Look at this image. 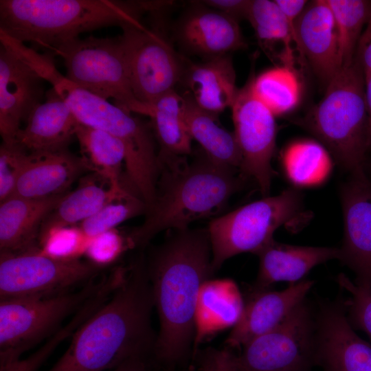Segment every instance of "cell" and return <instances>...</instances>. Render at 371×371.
I'll use <instances>...</instances> for the list:
<instances>
[{"instance_id": "cell-43", "label": "cell", "mask_w": 371, "mask_h": 371, "mask_svg": "<svg viewBox=\"0 0 371 371\" xmlns=\"http://www.w3.org/2000/svg\"><path fill=\"white\" fill-rule=\"evenodd\" d=\"M275 2L293 29L296 20L308 3L305 0H276Z\"/></svg>"}, {"instance_id": "cell-28", "label": "cell", "mask_w": 371, "mask_h": 371, "mask_svg": "<svg viewBox=\"0 0 371 371\" xmlns=\"http://www.w3.org/2000/svg\"><path fill=\"white\" fill-rule=\"evenodd\" d=\"M184 96L175 90L156 100L148 117L160 145L159 159L184 157L192 152V137L184 120Z\"/></svg>"}, {"instance_id": "cell-2", "label": "cell", "mask_w": 371, "mask_h": 371, "mask_svg": "<svg viewBox=\"0 0 371 371\" xmlns=\"http://www.w3.org/2000/svg\"><path fill=\"white\" fill-rule=\"evenodd\" d=\"M153 308L145 258L140 256L128 265L123 281L76 331L49 371H109L133 357H153Z\"/></svg>"}, {"instance_id": "cell-4", "label": "cell", "mask_w": 371, "mask_h": 371, "mask_svg": "<svg viewBox=\"0 0 371 371\" xmlns=\"http://www.w3.org/2000/svg\"><path fill=\"white\" fill-rule=\"evenodd\" d=\"M146 1L1 0L0 32L52 52L80 34L140 22Z\"/></svg>"}, {"instance_id": "cell-14", "label": "cell", "mask_w": 371, "mask_h": 371, "mask_svg": "<svg viewBox=\"0 0 371 371\" xmlns=\"http://www.w3.org/2000/svg\"><path fill=\"white\" fill-rule=\"evenodd\" d=\"M0 43V133L3 142H12L21 123L42 103L44 80L10 45Z\"/></svg>"}, {"instance_id": "cell-19", "label": "cell", "mask_w": 371, "mask_h": 371, "mask_svg": "<svg viewBox=\"0 0 371 371\" xmlns=\"http://www.w3.org/2000/svg\"><path fill=\"white\" fill-rule=\"evenodd\" d=\"M30 114L14 141L30 154L67 149L79 122L69 105L52 88Z\"/></svg>"}, {"instance_id": "cell-40", "label": "cell", "mask_w": 371, "mask_h": 371, "mask_svg": "<svg viewBox=\"0 0 371 371\" xmlns=\"http://www.w3.org/2000/svg\"><path fill=\"white\" fill-rule=\"evenodd\" d=\"M51 355V351L42 346L25 359L0 365V371H36Z\"/></svg>"}, {"instance_id": "cell-17", "label": "cell", "mask_w": 371, "mask_h": 371, "mask_svg": "<svg viewBox=\"0 0 371 371\" xmlns=\"http://www.w3.org/2000/svg\"><path fill=\"white\" fill-rule=\"evenodd\" d=\"M314 282L302 280L281 291L251 287L242 315L225 339L226 347L241 349L252 339L278 326L301 302Z\"/></svg>"}, {"instance_id": "cell-9", "label": "cell", "mask_w": 371, "mask_h": 371, "mask_svg": "<svg viewBox=\"0 0 371 371\" xmlns=\"http://www.w3.org/2000/svg\"><path fill=\"white\" fill-rule=\"evenodd\" d=\"M66 69L65 76L78 87L128 112L148 116L150 108L137 100L130 84L120 36L76 38L55 49Z\"/></svg>"}, {"instance_id": "cell-24", "label": "cell", "mask_w": 371, "mask_h": 371, "mask_svg": "<svg viewBox=\"0 0 371 371\" xmlns=\"http://www.w3.org/2000/svg\"><path fill=\"white\" fill-rule=\"evenodd\" d=\"M243 307V297L234 280H207L201 288L197 301L193 352L207 338L232 328L239 320Z\"/></svg>"}, {"instance_id": "cell-12", "label": "cell", "mask_w": 371, "mask_h": 371, "mask_svg": "<svg viewBox=\"0 0 371 371\" xmlns=\"http://www.w3.org/2000/svg\"><path fill=\"white\" fill-rule=\"evenodd\" d=\"M120 27L132 91L138 101L150 108L162 95L175 90L183 78L180 59L161 36L141 22Z\"/></svg>"}, {"instance_id": "cell-30", "label": "cell", "mask_w": 371, "mask_h": 371, "mask_svg": "<svg viewBox=\"0 0 371 371\" xmlns=\"http://www.w3.org/2000/svg\"><path fill=\"white\" fill-rule=\"evenodd\" d=\"M281 162L286 177L299 187L321 185L332 170L328 150L311 139L295 141L287 146L282 151Z\"/></svg>"}, {"instance_id": "cell-22", "label": "cell", "mask_w": 371, "mask_h": 371, "mask_svg": "<svg viewBox=\"0 0 371 371\" xmlns=\"http://www.w3.org/2000/svg\"><path fill=\"white\" fill-rule=\"evenodd\" d=\"M85 169L87 168L82 159L67 149L29 153L12 196L41 199L64 194Z\"/></svg>"}, {"instance_id": "cell-7", "label": "cell", "mask_w": 371, "mask_h": 371, "mask_svg": "<svg viewBox=\"0 0 371 371\" xmlns=\"http://www.w3.org/2000/svg\"><path fill=\"white\" fill-rule=\"evenodd\" d=\"M302 194L289 188L214 218L207 227L214 271L242 253L256 254L273 240L275 231L301 212Z\"/></svg>"}, {"instance_id": "cell-32", "label": "cell", "mask_w": 371, "mask_h": 371, "mask_svg": "<svg viewBox=\"0 0 371 371\" xmlns=\"http://www.w3.org/2000/svg\"><path fill=\"white\" fill-rule=\"evenodd\" d=\"M251 83L255 96L274 115L291 111L299 102L300 82L290 67L284 65L268 69L251 78Z\"/></svg>"}, {"instance_id": "cell-45", "label": "cell", "mask_w": 371, "mask_h": 371, "mask_svg": "<svg viewBox=\"0 0 371 371\" xmlns=\"http://www.w3.org/2000/svg\"><path fill=\"white\" fill-rule=\"evenodd\" d=\"M365 95L368 113V147L371 148V73L364 75Z\"/></svg>"}, {"instance_id": "cell-16", "label": "cell", "mask_w": 371, "mask_h": 371, "mask_svg": "<svg viewBox=\"0 0 371 371\" xmlns=\"http://www.w3.org/2000/svg\"><path fill=\"white\" fill-rule=\"evenodd\" d=\"M315 341L316 363L322 371H371V344L355 333L342 301L320 306Z\"/></svg>"}, {"instance_id": "cell-21", "label": "cell", "mask_w": 371, "mask_h": 371, "mask_svg": "<svg viewBox=\"0 0 371 371\" xmlns=\"http://www.w3.org/2000/svg\"><path fill=\"white\" fill-rule=\"evenodd\" d=\"M178 35L187 49L207 58L246 47L238 21L210 8L188 14L179 25Z\"/></svg>"}, {"instance_id": "cell-41", "label": "cell", "mask_w": 371, "mask_h": 371, "mask_svg": "<svg viewBox=\"0 0 371 371\" xmlns=\"http://www.w3.org/2000/svg\"><path fill=\"white\" fill-rule=\"evenodd\" d=\"M251 1L250 0H208L203 1V3L238 21L241 19H247Z\"/></svg>"}, {"instance_id": "cell-35", "label": "cell", "mask_w": 371, "mask_h": 371, "mask_svg": "<svg viewBox=\"0 0 371 371\" xmlns=\"http://www.w3.org/2000/svg\"><path fill=\"white\" fill-rule=\"evenodd\" d=\"M92 237L79 227H64L49 231L38 240L45 254L64 260L79 259L85 255Z\"/></svg>"}, {"instance_id": "cell-33", "label": "cell", "mask_w": 371, "mask_h": 371, "mask_svg": "<svg viewBox=\"0 0 371 371\" xmlns=\"http://www.w3.org/2000/svg\"><path fill=\"white\" fill-rule=\"evenodd\" d=\"M336 23L340 68L355 58L357 45L371 11V1L363 0H326Z\"/></svg>"}, {"instance_id": "cell-27", "label": "cell", "mask_w": 371, "mask_h": 371, "mask_svg": "<svg viewBox=\"0 0 371 371\" xmlns=\"http://www.w3.org/2000/svg\"><path fill=\"white\" fill-rule=\"evenodd\" d=\"M127 192L124 188L110 186L105 188L91 179L84 181L73 192L67 193L45 219L38 240L52 229L82 222Z\"/></svg>"}, {"instance_id": "cell-29", "label": "cell", "mask_w": 371, "mask_h": 371, "mask_svg": "<svg viewBox=\"0 0 371 371\" xmlns=\"http://www.w3.org/2000/svg\"><path fill=\"white\" fill-rule=\"evenodd\" d=\"M75 136L87 168L94 170L111 186L123 188L120 181L121 166L125 160L122 143L104 131L80 122Z\"/></svg>"}, {"instance_id": "cell-6", "label": "cell", "mask_w": 371, "mask_h": 371, "mask_svg": "<svg viewBox=\"0 0 371 371\" xmlns=\"http://www.w3.org/2000/svg\"><path fill=\"white\" fill-rule=\"evenodd\" d=\"M304 125L350 174L365 170L368 149L365 78L355 58L328 82L324 98Z\"/></svg>"}, {"instance_id": "cell-34", "label": "cell", "mask_w": 371, "mask_h": 371, "mask_svg": "<svg viewBox=\"0 0 371 371\" xmlns=\"http://www.w3.org/2000/svg\"><path fill=\"white\" fill-rule=\"evenodd\" d=\"M146 211V203L138 196L127 192L122 197L103 207L78 226L87 236H95L122 222Z\"/></svg>"}, {"instance_id": "cell-38", "label": "cell", "mask_w": 371, "mask_h": 371, "mask_svg": "<svg viewBox=\"0 0 371 371\" xmlns=\"http://www.w3.org/2000/svg\"><path fill=\"white\" fill-rule=\"evenodd\" d=\"M29 153L14 142H3L0 147V201L10 197L27 161Z\"/></svg>"}, {"instance_id": "cell-18", "label": "cell", "mask_w": 371, "mask_h": 371, "mask_svg": "<svg viewBox=\"0 0 371 371\" xmlns=\"http://www.w3.org/2000/svg\"><path fill=\"white\" fill-rule=\"evenodd\" d=\"M299 49L326 85L340 69L336 23L326 0L308 3L294 25Z\"/></svg>"}, {"instance_id": "cell-8", "label": "cell", "mask_w": 371, "mask_h": 371, "mask_svg": "<svg viewBox=\"0 0 371 371\" xmlns=\"http://www.w3.org/2000/svg\"><path fill=\"white\" fill-rule=\"evenodd\" d=\"M104 277L56 295L0 300V365L20 359L54 334L101 286Z\"/></svg>"}, {"instance_id": "cell-11", "label": "cell", "mask_w": 371, "mask_h": 371, "mask_svg": "<svg viewBox=\"0 0 371 371\" xmlns=\"http://www.w3.org/2000/svg\"><path fill=\"white\" fill-rule=\"evenodd\" d=\"M316 319L306 300L276 328L241 348V371H311L316 363Z\"/></svg>"}, {"instance_id": "cell-1", "label": "cell", "mask_w": 371, "mask_h": 371, "mask_svg": "<svg viewBox=\"0 0 371 371\" xmlns=\"http://www.w3.org/2000/svg\"><path fill=\"white\" fill-rule=\"evenodd\" d=\"M172 230L145 259L159 320L153 358L166 368L191 358L199 292L215 272L207 229Z\"/></svg>"}, {"instance_id": "cell-15", "label": "cell", "mask_w": 371, "mask_h": 371, "mask_svg": "<svg viewBox=\"0 0 371 371\" xmlns=\"http://www.w3.org/2000/svg\"><path fill=\"white\" fill-rule=\"evenodd\" d=\"M341 200L344 236L339 260L355 273V281L371 286V179L365 170L350 174Z\"/></svg>"}, {"instance_id": "cell-20", "label": "cell", "mask_w": 371, "mask_h": 371, "mask_svg": "<svg viewBox=\"0 0 371 371\" xmlns=\"http://www.w3.org/2000/svg\"><path fill=\"white\" fill-rule=\"evenodd\" d=\"M259 269L251 288L266 289L278 282H298L315 266L340 258V249L283 244L274 239L258 251Z\"/></svg>"}, {"instance_id": "cell-23", "label": "cell", "mask_w": 371, "mask_h": 371, "mask_svg": "<svg viewBox=\"0 0 371 371\" xmlns=\"http://www.w3.org/2000/svg\"><path fill=\"white\" fill-rule=\"evenodd\" d=\"M67 192L46 198L12 196L0 205V252L18 253L40 247L45 219Z\"/></svg>"}, {"instance_id": "cell-42", "label": "cell", "mask_w": 371, "mask_h": 371, "mask_svg": "<svg viewBox=\"0 0 371 371\" xmlns=\"http://www.w3.org/2000/svg\"><path fill=\"white\" fill-rule=\"evenodd\" d=\"M355 59L364 75L371 73V11L357 45Z\"/></svg>"}, {"instance_id": "cell-5", "label": "cell", "mask_w": 371, "mask_h": 371, "mask_svg": "<svg viewBox=\"0 0 371 371\" xmlns=\"http://www.w3.org/2000/svg\"><path fill=\"white\" fill-rule=\"evenodd\" d=\"M36 70L80 123L104 131L122 143L127 178L138 196L150 206L155 198L160 172L159 153L150 128L131 112L71 82L56 69L52 58L43 59Z\"/></svg>"}, {"instance_id": "cell-36", "label": "cell", "mask_w": 371, "mask_h": 371, "mask_svg": "<svg viewBox=\"0 0 371 371\" xmlns=\"http://www.w3.org/2000/svg\"><path fill=\"white\" fill-rule=\"evenodd\" d=\"M336 280L350 295L343 301L350 324L355 330H362L371 339V286L352 281L344 273L339 274Z\"/></svg>"}, {"instance_id": "cell-31", "label": "cell", "mask_w": 371, "mask_h": 371, "mask_svg": "<svg viewBox=\"0 0 371 371\" xmlns=\"http://www.w3.org/2000/svg\"><path fill=\"white\" fill-rule=\"evenodd\" d=\"M247 19L260 41L265 44L280 43L282 45L281 60L286 63V66L291 67L293 65L295 52L302 56L295 30L275 1L252 0Z\"/></svg>"}, {"instance_id": "cell-3", "label": "cell", "mask_w": 371, "mask_h": 371, "mask_svg": "<svg viewBox=\"0 0 371 371\" xmlns=\"http://www.w3.org/2000/svg\"><path fill=\"white\" fill-rule=\"evenodd\" d=\"M160 160L155 198L143 223L128 234L133 248H143L161 231L183 229L195 221L217 214L239 190L238 170L218 164L204 152L188 163L183 158Z\"/></svg>"}, {"instance_id": "cell-25", "label": "cell", "mask_w": 371, "mask_h": 371, "mask_svg": "<svg viewBox=\"0 0 371 371\" xmlns=\"http://www.w3.org/2000/svg\"><path fill=\"white\" fill-rule=\"evenodd\" d=\"M188 93L201 109L218 115L232 106L238 89L229 54L192 65L183 74Z\"/></svg>"}, {"instance_id": "cell-39", "label": "cell", "mask_w": 371, "mask_h": 371, "mask_svg": "<svg viewBox=\"0 0 371 371\" xmlns=\"http://www.w3.org/2000/svg\"><path fill=\"white\" fill-rule=\"evenodd\" d=\"M183 371H241L236 354L227 347L216 349L207 347L193 352L190 363Z\"/></svg>"}, {"instance_id": "cell-44", "label": "cell", "mask_w": 371, "mask_h": 371, "mask_svg": "<svg viewBox=\"0 0 371 371\" xmlns=\"http://www.w3.org/2000/svg\"><path fill=\"white\" fill-rule=\"evenodd\" d=\"M153 361L152 356L136 357L109 371H156Z\"/></svg>"}, {"instance_id": "cell-13", "label": "cell", "mask_w": 371, "mask_h": 371, "mask_svg": "<svg viewBox=\"0 0 371 371\" xmlns=\"http://www.w3.org/2000/svg\"><path fill=\"white\" fill-rule=\"evenodd\" d=\"M234 134L242 155L240 173L251 177L264 195L270 190L276 148L275 115L254 94L251 80L240 89L231 106Z\"/></svg>"}, {"instance_id": "cell-10", "label": "cell", "mask_w": 371, "mask_h": 371, "mask_svg": "<svg viewBox=\"0 0 371 371\" xmlns=\"http://www.w3.org/2000/svg\"><path fill=\"white\" fill-rule=\"evenodd\" d=\"M102 269L88 260L53 258L40 247L0 252V300L43 297L76 290Z\"/></svg>"}, {"instance_id": "cell-37", "label": "cell", "mask_w": 371, "mask_h": 371, "mask_svg": "<svg viewBox=\"0 0 371 371\" xmlns=\"http://www.w3.org/2000/svg\"><path fill=\"white\" fill-rule=\"evenodd\" d=\"M132 249L128 236L112 229L92 237L85 256L91 263L103 269Z\"/></svg>"}, {"instance_id": "cell-26", "label": "cell", "mask_w": 371, "mask_h": 371, "mask_svg": "<svg viewBox=\"0 0 371 371\" xmlns=\"http://www.w3.org/2000/svg\"><path fill=\"white\" fill-rule=\"evenodd\" d=\"M183 96L184 120L192 139L214 161L240 170L242 155L234 133L221 127L218 115L199 107L188 93Z\"/></svg>"}]
</instances>
